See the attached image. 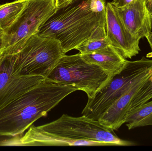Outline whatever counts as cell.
<instances>
[{"mask_svg": "<svg viewBox=\"0 0 152 151\" xmlns=\"http://www.w3.org/2000/svg\"><path fill=\"white\" fill-rule=\"evenodd\" d=\"M2 146H134V142L120 138L114 130L82 115L63 114L42 126L32 125L21 136L1 142Z\"/></svg>", "mask_w": 152, "mask_h": 151, "instance_id": "cell-1", "label": "cell"}, {"mask_svg": "<svg viewBox=\"0 0 152 151\" xmlns=\"http://www.w3.org/2000/svg\"><path fill=\"white\" fill-rule=\"evenodd\" d=\"M106 6L105 0H73L57 8L37 34L59 41L66 54L105 27Z\"/></svg>", "mask_w": 152, "mask_h": 151, "instance_id": "cell-2", "label": "cell"}, {"mask_svg": "<svg viewBox=\"0 0 152 151\" xmlns=\"http://www.w3.org/2000/svg\"><path fill=\"white\" fill-rule=\"evenodd\" d=\"M78 90L71 85L45 78L37 86L0 110V136H21L67 96Z\"/></svg>", "mask_w": 152, "mask_h": 151, "instance_id": "cell-3", "label": "cell"}, {"mask_svg": "<svg viewBox=\"0 0 152 151\" xmlns=\"http://www.w3.org/2000/svg\"><path fill=\"white\" fill-rule=\"evenodd\" d=\"M111 77L100 66L86 62L79 53L62 56L45 78L58 84L74 86L91 98Z\"/></svg>", "mask_w": 152, "mask_h": 151, "instance_id": "cell-4", "label": "cell"}, {"mask_svg": "<svg viewBox=\"0 0 152 151\" xmlns=\"http://www.w3.org/2000/svg\"><path fill=\"white\" fill-rule=\"evenodd\" d=\"M151 70L152 60L145 56L136 61L128 60L120 72L112 76L94 97L88 98L82 115L99 120L104 113L136 82Z\"/></svg>", "mask_w": 152, "mask_h": 151, "instance_id": "cell-5", "label": "cell"}, {"mask_svg": "<svg viewBox=\"0 0 152 151\" xmlns=\"http://www.w3.org/2000/svg\"><path fill=\"white\" fill-rule=\"evenodd\" d=\"M65 55L59 41L36 34L17 52L9 55L12 57L21 74L46 78Z\"/></svg>", "mask_w": 152, "mask_h": 151, "instance_id": "cell-6", "label": "cell"}, {"mask_svg": "<svg viewBox=\"0 0 152 151\" xmlns=\"http://www.w3.org/2000/svg\"><path fill=\"white\" fill-rule=\"evenodd\" d=\"M57 9L55 0H27L13 24L4 31L3 53L17 52Z\"/></svg>", "mask_w": 152, "mask_h": 151, "instance_id": "cell-7", "label": "cell"}, {"mask_svg": "<svg viewBox=\"0 0 152 151\" xmlns=\"http://www.w3.org/2000/svg\"><path fill=\"white\" fill-rule=\"evenodd\" d=\"M45 78L21 74L12 57L4 55L0 65V110L37 86Z\"/></svg>", "mask_w": 152, "mask_h": 151, "instance_id": "cell-8", "label": "cell"}, {"mask_svg": "<svg viewBox=\"0 0 152 151\" xmlns=\"http://www.w3.org/2000/svg\"><path fill=\"white\" fill-rule=\"evenodd\" d=\"M105 19L106 35L110 44L125 58L131 59L139 54L140 40L128 33L111 2L106 3Z\"/></svg>", "mask_w": 152, "mask_h": 151, "instance_id": "cell-9", "label": "cell"}, {"mask_svg": "<svg viewBox=\"0 0 152 151\" xmlns=\"http://www.w3.org/2000/svg\"><path fill=\"white\" fill-rule=\"evenodd\" d=\"M115 10L128 33L140 40L152 32V20L146 0H137Z\"/></svg>", "mask_w": 152, "mask_h": 151, "instance_id": "cell-10", "label": "cell"}, {"mask_svg": "<svg viewBox=\"0 0 152 151\" xmlns=\"http://www.w3.org/2000/svg\"><path fill=\"white\" fill-rule=\"evenodd\" d=\"M152 73V70L143 75L121 95L102 115L98 120L100 124L114 131L125 124L126 116L135 96Z\"/></svg>", "mask_w": 152, "mask_h": 151, "instance_id": "cell-11", "label": "cell"}, {"mask_svg": "<svg viewBox=\"0 0 152 151\" xmlns=\"http://www.w3.org/2000/svg\"><path fill=\"white\" fill-rule=\"evenodd\" d=\"M81 55L86 62L98 66L111 76L120 72L128 61L111 44L95 52Z\"/></svg>", "mask_w": 152, "mask_h": 151, "instance_id": "cell-12", "label": "cell"}, {"mask_svg": "<svg viewBox=\"0 0 152 151\" xmlns=\"http://www.w3.org/2000/svg\"><path fill=\"white\" fill-rule=\"evenodd\" d=\"M125 123L129 130L152 126V101L130 110L126 116Z\"/></svg>", "mask_w": 152, "mask_h": 151, "instance_id": "cell-13", "label": "cell"}, {"mask_svg": "<svg viewBox=\"0 0 152 151\" xmlns=\"http://www.w3.org/2000/svg\"><path fill=\"white\" fill-rule=\"evenodd\" d=\"M110 44L106 35L105 27L100 26L76 49L79 51L81 54H90L104 48Z\"/></svg>", "mask_w": 152, "mask_h": 151, "instance_id": "cell-14", "label": "cell"}, {"mask_svg": "<svg viewBox=\"0 0 152 151\" xmlns=\"http://www.w3.org/2000/svg\"><path fill=\"white\" fill-rule=\"evenodd\" d=\"M27 0H16L0 4V29L7 30L16 20L24 8Z\"/></svg>", "mask_w": 152, "mask_h": 151, "instance_id": "cell-15", "label": "cell"}, {"mask_svg": "<svg viewBox=\"0 0 152 151\" xmlns=\"http://www.w3.org/2000/svg\"><path fill=\"white\" fill-rule=\"evenodd\" d=\"M152 98V73L150 77L141 86L135 96L130 110L142 105ZM129 110V111H130Z\"/></svg>", "mask_w": 152, "mask_h": 151, "instance_id": "cell-16", "label": "cell"}, {"mask_svg": "<svg viewBox=\"0 0 152 151\" xmlns=\"http://www.w3.org/2000/svg\"><path fill=\"white\" fill-rule=\"evenodd\" d=\"M136 1L137 0H113L111 3L116 8H121Z\"/></svg>", "mask_w": 152, "mask_h": 151, "instance_id": "cell-17", "label": "cell"}, {"mask_svg": "<svg viewBox=\"0 0 152 151\" xmlns=\"http://www.w3.org/2000/svg\"><path fill=\"white\" fill-rule=\"evenodd\" d=\"M145 38L147 39L150 47H151V51L150 53H148L146 55V58H152V32L150 33Z\"/></svg>", "mask_w": 152, "mask_h": 151, "instance_id": "cell-18", "label": "cell"}, {"mask_svg": "<svg viewBox=\"0 0 152 151\" xmlns=\"http://www.w3.org/2000/svg\"><path fill=\"white\" fill-rule=\"evenodd\" d=\"M73 0H55L57 8L62 7L70 3Z\"/></svg>", "mask_w": 152, "mask_h": 151, "instance_id": "cell-19", "label": "cell"}, {"mask_svg": "<svg viewBox=\"0 0 152 151\" xmlns=\"http://www.w3.org/2000/svg\"><path fill=\"white\" fill-rule=\"evenodd\" d=\"M4 31L0 29V51L3 49Z\"/></svg>", "mask_w": 152, "mask_h": 151, "instance_id": "cell-20", "label": "cell"}, {"mask_svg": "<svg viewBox=\"0 0 152 151\" xmlns=\"http://www.w3.org/2000/svg\"><path fill=\"white\" fill-rule=\"evenodd\" d=\"M146 5L150 12L152 20V0H146Z\"/></svg>", "mask_w": 152, "mask_h": 151, "instance_id": "cell-21", "label": "cell"}, {"mask_svg": "<svg viewBox=\"0 0 152 151\" xmlns=\"http://www.w3.org/2000/svg\"><path fill=\"white\" fill-rule=\"evenodd\" d=\"M4 58V55L3 53V51H0V65H1L2 62L3 61Z\"/></svg>", "mask_w": 152, "mask_h": 151, "instance_id": "cell-22", "label": "cell"}]
</instances>
